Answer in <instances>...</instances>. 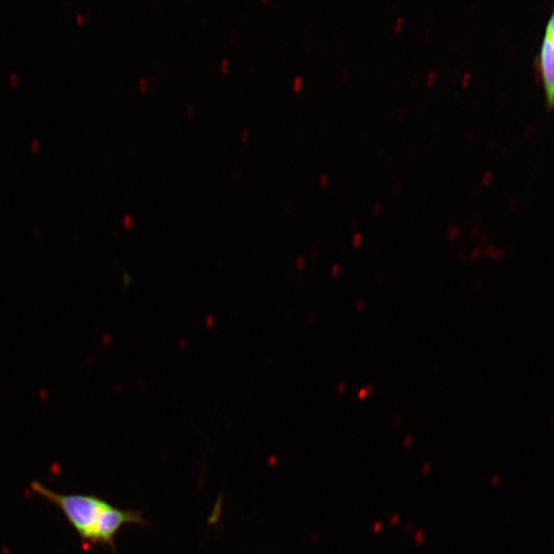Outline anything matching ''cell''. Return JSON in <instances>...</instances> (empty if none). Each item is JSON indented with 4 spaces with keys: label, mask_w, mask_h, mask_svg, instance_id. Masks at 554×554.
I'll use <instances>...</instances> for the list:
<instances>
[{
    "label": "cell",
    "mask_w": 554,
    "mask_h": 554,
    "mask_svg": "<svg viewBox=\"0 0 554 554\" xmlns=\"http://www.w3.org/2000/svg\"><path fill=\"white\" fill-rule=\"evenodd\" d=\"M31 492L53 505L65 516L86 549L95 546L98 530L110 503L92 494H61L33 481Z\"/></svg>",
    "instance_id": "1"
},
{
    "label": "cell",
    "mask_w": 554,
    "mask_h": 554,
    "mask_svg": "<svg viewBox=\"0 0 554 554\" xmlns=\"http://www.w3.org/2000/svg\"><path fill=\"white\" fill-rule=\"evenodd\" d=\"M543 59L554 63V7L548 21V24L545 27V32L543 36L542 45L541 50H539Z\"/></svg>",
    "instance_id": "2"
},
{
    "label": "cell",
    "mask_w": 554,
    "mask_h": 554,
    "mask_svg": "<svg viewBox=\"0 0 554 554\" xmlns=\"http://www.w3.org/2000/svg\"><path fill=\"white\" fill-rule=\"evenodd\" d=\"M460 234H462V228L457 225H453L448 230V240L450 242H454L458 239Z\"/></svg>",
    "instance_id": "3"
},
{
    "label": "cell",
    "mask_w": 554,
    "mask_h": 554,
    "mask_svg": "<svg viewBox=\"0 0 554 554\" xmlns=\"http://www.w3.org/2000/svg\"><path fill=\"white\" fill-rule=\"evenodd\" d=\"M484 254L493 259H500L503 256L501 251L494 248H487L486 251H484Z\"/></svg>",
    "instance_id": "4"
},
{
    "label": "cell",
    "mask_w": 554,
    "mask_h": 554,
    "mask_svg": "<svg viewBox=\"0 0 554 554\" xmlns=\"http://www.w3.org/2000/svg\"><path fill=\"white\" fill-rule=\"evenodd\" d=\"M437 79V70H433L428 72L426 75V84L427 85H433Z\"/></svg>",
    "instance_id": "5"
},
{
    "label": "cell",
    "mask_w": 554,
    "mask_h": 554,
    "mask_svg": "<svg viewBox=\"0 0 554 554\" xmlns=\"http://www.w3.org/2000/svg\"><path fill=\"white\" fill-rule=\"evenodd\" d=\"M363 242V235L361 233H356L354 235V237H352V243H354V246L356 248H358L359 246H361Z\"/></svg>",
    "instance_id": "6"
},
{
    "label": "cell",
    "mask_w": 554,
    "mask_h": 554,
    "mask_svg": "<svg viewBox=\"0 0 554 554\" xmlns=\"http://www.w3.org/2000/svg\"><path fill=\"white\" fill-rule=\"evenodd\" d=\"M329 182H330V177L328 174H322L319 179V183L321 187H322V189H325V187L328 186Z\"/></svg>",
    "instance_id": "7"
},
{
    "label": "cell",
    "mask_w": 554,
    "mask_h": 554,
    "mask_svg": "<svg viewBox=\"0 0 554 554\" xmlns=\"http://www.w3.org/2000/svg\"><path fill=\"white\" fill-rule=\"evenodd\" d=\"M302 85H303V79H302L299 76L294 79L293 86L295 90L300 91L302 88Z\"/></svg>",
    "instance_id": "8"
},
{
    "label": "cell",
    "mask_w": 554,
    "mask_h": 554,
    "mask_svg": "<svg viewBox=\"0 0 554 554\" xmlns=\"http://www.w3.org/2000/svg\"><path fill=\"white\" fill-rule=\"evenodd\" d=\"M404 26V18L398 17L397 20L394 21V29L397 31H400L401 27Z\"/></svg>",
    "instance_id": "9"
},
{
    "label": "cell",
    "mask_w": 554,
    "mask_h": 554,
    "mask_svg": "<svg viewBox=\"0 0 554 554\" xmlns=\"http://www.w3.org/2000/svg\"><path fill=\"white\" fill-rule=\"evenodd\" d=\"M470 79H471V75L470 74V72H466V74H464L462 79V86H466L469 85L470 83Z\"/></svg>",
    "instance_id": "10"
},
{
    "label": "cell",
    "mask_w": 554,
    "mask_h": 554,
    "mask_svg": "<svg viewBox=\"0 0 554 554\" xmlns=\"http://www.w3.org/2000/svg\"><path fill=\"white\" fill-rule=\"evenodd\" d=\"M381 211H383V206H381V204L376 203L375 205H374L373 207L374 215H379L381 214Z\"/></svg>",
    "instance_id": "11"
},
{
    "label": "cell",
    "mask_w": 554,
    "mask_h": 554,
    "mask_svg": "<svg viewBox=\"0 0 554 554\" xmlns=\"http://www.w3.org/2000/svg\"><path fill=\"white\" fill-rule=\"evenodd\" d=\"M401 189H402V182L400 181V180H397V181L393 183L392 189L394 192H400Z\"/></svg>",
    "instance_id": "12"
},
{
    "label": "cell",
    "mask_w": 554,
    "mask_h": 554,
    "mask_svg": "<svg viewBox=\"0 0 554 554\" xmlns=\"http://www.w3.org/2000/svg\"><path fill=\"white\" fill-rule=\"evenodd\" d=\"M406 113H407V108H406V106H401V107L400 108L399 112H398L399 119H405V115H406Z\"/></svg>",
    "instance_id": "13"
},
{
    "label": "cell",
    "mask_w": 554,
    "mask_h": 554,
    "mask_svg": "<svg viewBox=\"0 0 554 554\" xmlns=\"http://www.w3.org/2000/svg\"><path fill=\"white\" fill-rule=\"evenodd\" d=\"M348 76H349V71L347 69H343L341 71V75H340L341 81L342 82H347V79H348Z\"/></svg>",
    "instance_id": "14"
},
{
    "label": "cell",
    "mask_w": 554,
    "mask_h": 554,
    "mask_svg": "<svg viewBox=\"0 0 554 554\" xmlns=\"http://www.w3.org/2000/svg\"><path fill=\"white\" fill-rule=\"evenodd\" d=\"M339 273H340V266L339 265H334L333 268H332V276L334 277H339Z\"/></svg>",
    "instance_id": "15"
},
{
    "label": "cell",
    "mask_w": 554,
    "mask_h": 554,
    "mask_svg": "<svg viewBox=\"0 0 554 554\" xmlns=\"http://www.w3.org/2000/svg\"><path fill=\"white\" fill-rule=\"evenodd\" d=\"M365 302L363 300L357 302L356 311L361 312L364 311Z\"/></svg>",
    "instance_id": "16"
},
{
    "label": "cell",
    "mask_w": 554,
    "mask_h": 554,
    "mask_svg": "<svg viewBox=\"0 0 554 554\" xmlns=\"http://www.w3.org/2000/svg\"><path fill=\"white\" fill-rule=\"evenodd\" d=\"M479 251H480L479 248H478V249L473 251V253H472V256H471V259H470L471 261L473 260V258H478L479 257Z\"/></svg>",
    "instance_id": "17"
},
{
    "label": "cell",
    "mask_w": 554,
    "mask_h": 554,
    "mask_svg": "<svg viewBox=\"0 0 554 554\" xmlns=\"http://www.w3.org/2000/svg\"><path fill=\"white\" fill-rule=\"evenodd\" d=\"M430 32H431V28L427 26L426 28V31H424V36H426V39H429Z\"/></svg>",
    "instance_id": "18"
},
{
    "label": "cell",
    "mask_w": 554,
    "mask_h": 554,
    "mask_svg": "<svg viewBox=\"0 0 554 554\" xmlns=\"http://www.w3.org/2000/svg\"><path fill=\"white\" fill-rule=\"evenodd\" d=\"M10 79H11L12 83H13V84H16V82L18 81V77L14 74L11 75Z\"/></svg>",
    "instance_id": "19"
},
{
    "label": "cell",
    "mask_w": 554,
    "mask_h": 554,
    "mask_svg": "<svg viewBox=\"0 0 554 554\" xmlns=\"http://www.w3.org/2000/svg\"><path fill=\"white\" fill-rule=\"evenodd\" d=\"M31 146L34 150H38L39 149V143L36 141H33L31 144Z\"/></svg>",
    "instance_id": "20"
},
{
    "label": "cell",
    "mask_w": 554,
    "mask_h": 554,
    "mask_svg": "<svg viewBox=\"0 0 554 554\" xmlns=\"http://www.w3.org/2000/svg\"><path fill=\"white\" fill-rule=\"evenodd\" d=\"M222 65H223V68L226 69L227 68V65H228V61L227 60L223 61Z\"/></svg>",
    "instance_id": "21"
},
{
    "label": "cell",
    "mask_w": 554,
    "mask_h": 554,
    "mask_svg": "<svg viewBox=\"0 0 554 554\" xmlns=\"http://www.w3.org/2000/svg\"><path fill=\"white\" fill-rule=\"evenodd\" d=\"M145 81H144V79H142V81L140 82L142 88H144V86H145Z\"/></svg>",
    "instance_id": "22"
},
{
    "label": "cell",
    "mask_w": 554,
    "mask_h": 554,
    "mask_svg": "<svg viewBox=\"0 0 554 554\" xmlns=\"http://www.w3.org/2000/svg\"><path fill=\"white\" fill-rule=\"evenodd\" d=\"M357 223H358V220H356H356L354 221V223H352V225H354V226H355V228H356V225H357Z\"/></svg>",
    "instance_id": "23"
},
{
    "label": "cell",
    "mask_w": 554,
    "mask_h": 554,
    "mask_svg": "<svg viewBox=\"0 0 554 554\" xmlns=\"http://www.w3.org/2000/svg\"><path fill=\"white\" fill-rule=\"evenodd\" d=\"M77 19H78L79 21H82V19H83L82 14H77Z\"/></svg>",
    "instance_id": "24"
}]
</instances>
